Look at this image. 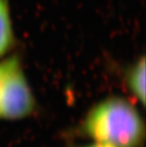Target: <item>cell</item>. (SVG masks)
Instances as JSON below:
<instances>
[{"label": "cell", "instance_id": "6", "mask_svg": "<svg viewBox=\"0 0 146 147\" xmlns=\"http://www.w3.org/2000/svg\"><path fill=\"white\" fill-rule=\"evenodd\" d=\"M0 70H1V60H0Z\"/></svg>", "mask_w": 146, "mask_h": 147}, {"label": "cell", "instance_id": "5", "mask_svg": "<svg viewBox=\"0 0 146 147\" xmlns=\"http://www.w3.org/2000/svg\"><path fill=\"white\" fill-rule=\"evenodd\" d=\"M83 147H112V146L105 145V144H102V143H96V142H93L92 144H88V145L83 146Z\"/></svg>", "mask_w": 146, "mask_h": 147}, {"label": "cell", "instance_id": "2", "mask_svg": "<svg viewBox=\"0 0 146 147\" xmlns=\"http://www.w3.org/2000/svg\"><path fill=\"white\" fill-rule=\"evenodd\" d=\"M36 108V101L17 55L1 60L0 119L22 120Z\"/></svg>", "mask_w": 146, "mask_h": 147}, {"label": "cell", "instance_id": "3", "mask_svg": "<svg viewBox=\"0 0 146 147\" xmlns=\"http://www.w3.org/2000/svg\"><path fill=\"white\" fill-rule=\"evenodd\" d=\"M125 83L132 96L141 105L145 104V59L139 58L125 73Z\"/></svg>", "mask_w": 146, "mask_h": 147}, {"label": "cell", "instance_id": "1", "mask_svg": "<svg viewBox=\"0 0 146 147\" xmlns=\"http://www.w3.org/2000/svg\"><path fill=\"white\" fill-rule=\"evenodd\" d=\"M81 132L93 142L112 147H139L144 140V123L136 105L125 98L111 96L85 114Z\"/></svg>", "mask_w": 146, "mask_h": 147}, {"label": "cell", "instance_id": "4", "mask_svg": "<svg viewBox=\"0 0 146 147\" xmlns=\"http://www.w3.org/2000/svg\"><path fill=\"white\" fill-rule=\"evenodd\" d=\"M14 45L10 0H0V58L4 57Z\"/></svg>", "mask_w": 146, "mask_h": 147}]
</instances>
